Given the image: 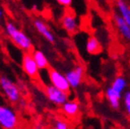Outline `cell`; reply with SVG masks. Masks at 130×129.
Instances as JSON below:
<instances>
[{
  "label": "cell",
  "instance_id": "6da1fadb",
  "mask_svg": "<svg viewBox=\"0 0 130 129\" xmlns=\"http://www.w3.org/2000/svg\"><path fill=\"white\" fill-rule=\"evenodd\" d=\"M6 33L14 44L24 52H30L32 49V42L26 33L20 30L11 21H8L5 25Z\"/></svg>",
  "mask_w": 130,
  "mask_h": 129
},
{
  "label": "cell",
  "instance_id": "7a4b0ae2",
  "mask_svg": "<svg viewBox=\"0 0 130 129\" xmlns=\"http://www.w3.org/2000/svg\"><path fill=\"white\" fill-rule=\"evenodd\" d=\"M0 89L11 103H17L20 101L21 93L18 84L5 75L0 76Z\"/></svg>",
  "mask_w": 130,
  "mask_h": 129
},
{
  "label": "cell",
  "instance_id": "3957f363",
  "mask_svg": "<svg viewBox=\"0 0 130 129\" xmlns=\"http://www.w3.org/2000/svg\"><path fill=\"white\" fill-rule=\"evenodd\" d=\"M20 120L15 111L10 107L0 105V126L3 129H17Z\"/></svg>",
  "mask_w": 130,
  "mask_h": 129
},
{
  "label": "cell",
  "instance_id": "277c9868",
  "mask_svg": "<svg viewBox=\"0 0 130 129\" xmlns=\"http://www.w3.org/2000/svg\"><path fill=\"white\" fill-rule=\"evenodd\" d=\"M44 93L49 100V102L56 106H62L68 100V93L63 91L52 84L45 85Z\"/></svg>",
  "mask_w": 130,
  "mask_h": 129
},
{
  "label": "cell",
  "instance_id": "5b68a950",
  "mask_svg": "<svg viewBox=\"0 0 130 129\" xmlns=\"http://www.w3.org/2000/svg\"><path fill=\"white\" fill-rule=\"evenodd\" d=\"M48 77H49L50 84H52L53 86H55L57 89H61V90L69 94L71 88H70L68 80L66 78L65 75H63L62 73L59 72L56 69L48 68Z\"/></svg>",
  "mask_w": 130,
  "mask_h": 129
},
{
  "label": "cell",
  "instance_id": "8992f818",
  "mask_svg": "<svg viewBox=\"0 0 130 129\" xmlns=\"http://www.w3.org/2000/svg\"><path fill=\"white\" fill-rule=\"evenodd\" d=\"M21 67H22L23 71L28 77L30 78H37L39 76V67L35 62L34 58L32 56V54L30 52H25L22 55V60H21Z\"/></svg>",
  "mask_w": 130,
  "mask_h": 129
},
{
  "label": "cell",
  "instance_id": "52a82bcc",
  "mask_svg": "<svg viewBox=\"0 0 130 129\" xmlns=\"http://www.w3.org/2000/svg\"><path fill=\"white\" fill-rule=\"evenodd\" d=\"M66 78L68 80L71 89H77L80 86V84L83 81V77H84V67L80 64H78L68 70L65 74Z\"/></svg>",
  "mask_w": 130,
  "mask_h": 129
},
{
  "label": "cell",
  "instance_id": "ba28073f",
  "mask_svg": "<svg viewBox=\"0 0 130 129\" xmlns=\"http://www.w3.org/2000/svg\"><path fill=\"white\" fill-rule=\"evenodd\" d=\"M33 25H34L35 29L37 30V31L44 38L45 40L48 41L50 43H53V44L55 43V35L43 20H40V19H34L33 20Z\"/></svg>",
  "mask_w": 130,
  "mask_h": 129
},
{
  "label": "cell",
  "instance_id": "9c48e42d",
  "mask_svg": "<svg viewBox=\"0 0 130 129\" xmlns=\"http://www.w3.org/2000/svg\"><path fill=\"white\" fill-rule=\"evenodd\" d=\"M113 20L115 27L117 29L119 34L122 36L125 41L130 42V27L127 23L125 22V20L121 17L118 13L113 14Z\"/></svg>",
  "mask_w": 130,
  "mask_h": 129
},
{
  "label": "cell",
  "instance_id": "30bf717a",
  "mask_svg": "<svg viewBox=\"0 0 130 129\" xmlns=\"http://www.w3.org/2000/svg\"><path fill=\"white\" fill-rule=\"evenodd\" d=\"M61 26L69 34H74L78 30V22L75 16L66 13L61 19Z\"/></svg>",
  "mask_w": 130,
  "mask_h": 129
},
{
  "label": "cell",
  "instance_id": "8fae6325",
  "mask_svg": "<svg viewBox=\"0 0 130 129\" xmlns=\"http://www.w3.org/2000/svg\"><path fill=\"white\" fill-rule=\"evenodd\" d=\"M105 98L107 100L108 103L111 106V108L113 110H118L120 108V102L122 99V94H119L116 91H115L112 88L108 87L105 89L104 92Z\"/></svg>",
  "mask_w": 130,
  "mask_h": 129
},
{
  "label": "cell",
  "instance_id": "7c38bea8",
  "mask_svg": "<svg viewBox=\"0 0 130 129\" xmlns=\"http://www.w3.org/2000/svg\"><path fill=\"white\" fill-rule=\"evenodd\" d=\"M86 51L90 55H99L103 51V47L101 44V42L99 41L96 36H90L88 38L86 42Z\"/></svg>",
  "mask_w": 130,
  "mask_h": 129
},
{
  "label": "cell",
  "instance_id": "4fadbf2b",
  "mask_svg": "<svg viewBox=\"0 0 130 129\" xmlns=\"http://www.w3.org/2000/svg\"><path fill=\"white\" fill-rule=\"evenodd\" d=\"M79 103L76 101H67L62 105V112L69 117H74L79 112Z\"/></svg>",
  "mask_w": 130,
  "mask_h": 129
},
{
  "label": "cell",
  "instance_id": "5bb4252c",
  "mask_svg": "<svg viewBox=\"0 0 130 129\" xmlns=\"http://www.w3.org/2000/svg\"><path fill=\"white\" fill-rule=\"evenodd\" d=\"M31 54H32V56L39 67V69L44 70L50 68L49 61H48L46 55H44V53L42 52L41 50H33Z\"/></svg>",
  "mask_w": 130,
  "mask_h": 129
},
{
  "label": "cell",
  "instance_id": "9a60e30c",
  "mask_svg": "<svg viewBox=\"0 0 130 129\" xmlns=\"http://www.w3.org/2000/svg\"><path fill=\"white\" fill-rule=\"evenodd\" d=\"M116 8L118 10V14L125 20V21L130 27V6L125 0H117Z\"/></svg>",
  "mask_w": 130,
  "mask_h": 129
},
{
  "label": "cell",
  "instance_id": "2e32d148",
  "mask_svg": "<svg viewBox=\"0 0 130 129\" xmlns=\"http://www.w3.org/2000/svg\"><path fill=\"white\" fill-rule=\"evenodd\" d=\"M127 87V81L122 76H117L111 83V88L119 94H123Z\"/></svg>",
  "mask_w": 130,
  "mask_h": 129
},
{
  "label": "cell",
  "instance_id": "e0dca14e",
  "mask_svg": "<svg viewBox=\"0 0 130 129\" xmlns=\"http://www.w3.org/2000/svg\"><path fill=\"white\" fill-rule=\"evenodd\" d=\"M123 102H124V107H125V114L130 118V90L125 91V94L123 96Z\"/></svg>",
  "mask_w": 130,
  "mask_h": 129
},
{
  "label": "cell",
  "instance_id": "ac0fdd59",
  "mask_svg": "<svg viewBox=\"0 0 130 129\" xmlns=\"http://www.w3.org/2000/svg\"><path fill=\"white\" fill-rule=\"evenodd\" d=\"M69 125L66 121L61 119H56L53 123L52 129H68Z\"/></svg>",
  "mask_w": 130,
  "mask_h": 129
},
{
  "label": "cell",
  "instance_id": "d6986e66",
  "mask_svg": "<svg viewBox=\"0 0 130 129\" xmlns=\"http://www.w3.org/2000/svg\"><path fill=\"white\" fill-rule=\"evenodd\" d=\"M56 2L63 7H69L72 4L73 0H56Z\"/></svg>",
  "mask_w": 130,
  "mask_h": 129
},
{
  "label": "cell",
  "instance_id": "ffe728a7",
  "mask_svg": "<svg viewBox=\"0 0 130 129\" xmlns=\"http://www.w3.org/2000/svg\"><path fill=\"white\" fill-rule=\"evenodd\" d=\"M34 129H43V126L41 124H36L34 126Z\"/></svg>",
  "mask_w": 130,
  "mask_h": 129
},
{
  "label": "cell",
  "instance_id": "44dd1931",
  "mask_svg": "<svg viewBox=\"0 0 130 129\" xmlns=\"http://www.w3.org/2000/svg\"><path fill=\"white\" fill-rule=\"evenodd\" d=\"M3 15H4V12H3V9L1 8V7H0V20L3 18Z\"/></svg>",
  "mask_w": 130,
  "mask_h": 129
},
{
  "label": "cell",
  "instance_id": "7402d4cb",
  "mask_svg": "<svg viewBox=\"0 0 130 129\" xmlns=\"http://www.w3.org/2000/svg\"><path fill=\"white\" fill-rule=\"evenodd\" d=\"M68 129H76L75 127H68Z\"/></svg>",
  "mask_w": 130,
  "mask_h": 129
}]
</instances>
